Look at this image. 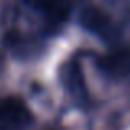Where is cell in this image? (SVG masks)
Wrapping results in <instances>:
<instances>
[{
  "label": "cell",
  "mask_w": 130,
  "mask_h": 130,
  "mask_svg": "<svg viewBox=\"0 0 130 130\" xmlns=\"http://www.w3.org/2000/svg\"><path fill=\"white\" fill-rule=\"evenodd\" d=\"M31 119L30 110L20 99L8 97L0 102V130H17Z\"/></svg>",
  "instance_id": "1"
},
{
  "label": "cell",
  "mask_w": 130,
  "mask_h": 130,
  "mask_svg": "<svg viewBox=\"0 0 130 130\" xmlns=\"http://www.w3.org/2000/svg\"><path fill=\"white\" fill-rule=\"evenodd\" d=\"M79 22L89 31L95 33V35H101L104 38H110L112 23L109 20V17L102 10L95 8V7H86V8L81 10Z\"/></svg>",
  "instance_id": "2"
},
{
  "label": "cell",
  "mask_w": 130,
  "mask_h": 130,
  "mask_svg": "<svg viewBox=\"0 0 130 130\" xmlns=\"http://www.w3.org/2000/svg\"><path fill=\"white\" fill-rule=\"evenodd\" d=\"M33 8L43 12L53 22L66 20L71 10V0H26Z\"/></svg>",
  "instance_id": "3"
},
{
  "label": "cell",
  "mask_w": 130,
  "mask_h": 130,
  "mask_svg": "<svg viewBox=\"0 0 130 130\" xmlns=\"http://www.w3.org/2000/svg\"><path fill=\"white\" fill-rule=\"evenodd\" d=\"M64 84L73 94H76V91L84 92V84H83L79 64H66V68H64Z\"/></svg>",
  "instance_id": "4"
}]
</instances>
